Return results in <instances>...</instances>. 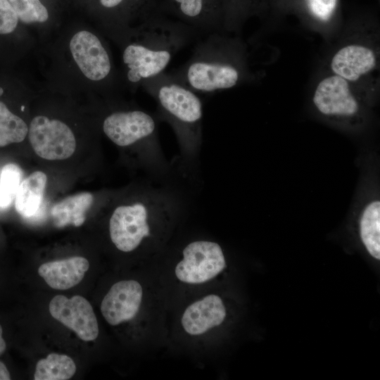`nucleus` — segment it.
I'll return each instance as SVG.
<instances>
[{
    "label": "nucleus",
    "instance_id": "f257e3e1",
    "mask_svg": "<svg viewBox=\"0 0 380 380\" xmlns=\"http://www.w3.org/2000/svg\"><path fill=\"white\" fill-rule=\"evenodd\" d=\"M155 101L158 120L170 125L179 153L172 165L179 179L197 191L201 186L203 101L198 93L163 72L141 86Z\"/></svg>",
    "mask_w": 380,
    "mask_h": 380
},
{
    "label": "nucleus",
    "instance_id": "f03ea898",
    "mask_svg": "<svg viewBox=\"0 0 380 380\" xmlns=\"http://www.w3.org/2000/svg\"><path fill=\"white\" fill-rule=\"evenodd\" d=\"M200 35L160 11L132 27L120 44L122 84L134 92L144 81L165 72L175 56Z\"/></svg>",
    "mask_w": 380,
    "mask_h": 380
},
{
    "label": "nucleus",
    "instance_id": "7ed1b4c3",
    "mask_svg": "<svg viewBox=\"0 0 380 380\" xmlns=\"http://www.w3.org/2000/svg\"><path fill=\"white\" fill-rule=\"evenodd\" d=\"M155 113L138 106L115 108L105 116L102 129L117 146L134 153L146 179L157 183L180 182L163 151Z\"/></svg>",
    "mask_w": 380,
    "mask_h": 380
},
{
    "label": "nucleus",
    "instance_id": "20e7f679",
    "mask_svg": "<svg viewBox=\"0 0 380 380\" xmlns=\"http://www.w3.org/2000/svg\"><path fill=\"white\" fill-rule=\"evenodd\" d=\"M241 48L219 32L204 34L196 42L190 58L169 73L198 94L231 89L244 77Z\"/></svg>",
    "mask_w": 380,
    "mask_h": 380
},
{
    "label": "nucleus",
    "instance_id": "39448f33",
    "mask_svg": "<svg viewBox=\"0 0 380 380\" xmlns=\"http://www.w3.org/2000/svg\"><path fill=\"white\" fill-rule=\"evenodd\" d=\"M69 50L82 75L101 89L113 90L122 84L110 50L99 34L85 30L76 32L69 42Z\"/></svg>",
    "mask_w": 380,
    "mask_h": 380
},
{
    "label": "nucleus",
    "instance_id": "423d86ee",
    "mask_svg": "<svg viewBox=\"0 0 380 380\" xmlns=\"http://www.w3.org/2000/svg\"><path fill=\"white\" fill-rule=\"evenodd\" d=\"M317 110L326 118L344 125H360L365 115L362 97L353 84L332 75L317 84L312 97Z\"/></svg>",
    "mask_w": 380,
    "mask_h": 380
},
{
    "label": "nucleus",
    "instance_id": "0eeeda50",
    "mask_svg": "<svg viewBox=\"0 0 380 380\" xmlns=\"http://www.w3.org/2000/svg\"><path fill=\"white\" fill-rule=\"evenodd\" d=\"M182 259L175 267L179 280L187 284L206 282L219 274L226 261L220 245L215 241L198 239L189 242L182 251Z\"/></svg>",
    "mask_w": 380,
    "mask_h": 380
},
{
    "label": "nucleus",
    "instance_id": "6e6552de",
    "mask_svg": "<svg viewBox=\"0 0 380 380\" xmlns=\"http://www.w3.org/2000/svg\"><path fill=\"white\" fill-rule=\"evenodd\" d=\"M27 134L34 152L46 160L68 158L76 148L75 137L71 129L65 122L44 115L33 118Z\"/></svg>",
    "mask_w": 380,
    "mask_h": 380
},
{
    "label": "nucleus",
    "instance_id": "1a4fd4ad",
    "mask_svg": "<svg viewBox=\"0 0 380 380\" xmlns=\"http://www.w3.org/2000/svg\"><path fill=\"white\" fill-rule=\"evenodd\" d=\"M158 11L200 34L220 32L223 28L222 0H159Z\"/></svg>",
    "mask_w": 380,
    "mask_h": 380
},
{
    "label": "nucleus",
    "instance_id": "9d476101",
    "mask_svg": "<svg viewBox=\"0 0 380 380\" xmlns=\"http://www.w3.org/2000/svg\"><path fill=\"white\" fill-rule=\"evenodd\" d=\"M51 316L72 330L84 341L95 340L99 335V324L90 303L81 296L67 298L57 295L49 305Z\"/></svg>",
    "mask_w": 380,
    "mask_h": 380
},
{
    "label": "nucleus",
    "instance_id": "9b49d317",
    "mask_svg": "<svg viewBox=\"0 0 380 380\" xmlns=\"http://www.w3.org/2000/svg\"><path fill=\"white\" fill-rule=\"evenodd\" d=\"M143 296L141 284L135 280L114 284L104 296L101 311L113 326L133 319L139 312Z\"/></svg>",
    "mask_w": 380,
    "mask_h": 380
},
{
    "label": "nucleus",
    "instance_id": "f8f14e48",
    "mask_svg": "<svg viewBox=\"0 0 380 380\" xmlns=\"http://www.w3.org/2000/svg\"><path fill=\"white\" fill-rule=\"evenodd\" d=\"M377 58L368 46L353 44L340 49L332 57L330 67L333 73L355 83L370 75L376 68Z\"/></svg>",
    "mask_w": 380,
    "mask_h": 380
},
{
    "label": "nucleus",
    "instance_id": "ddd939ff",
    "mask_svg": "<svg viewBox=\"0 0 380 380\" xmlns=\"http://www.w3.org/2000/svg\"><path fill=\"white\" fill-rule=\"evenodd\" d=\"M226 310L222 299L210 294L190 305L182 317L184 330L193 336L204 334L222 323Z\"/></svg>",
    "mask_w": 380,
    "mask_h": 380
},
{
    "label": "nucleus",
    "instance_id": "4468645a",
    "mask_svg": "<svg viewBox=\"0 0 380 380\" xmlns=\"http://www.w3.org/2000/svg\"><path fill=\"white\" fill-rule=\"evenodd\" d=\"M89 267L86 258L74 256L42 264L38 268V273L50 287L65 290L78 284Z\"/></svg>",
    "mask_w": 380,
    "mask_h": 380
},
{
    "label": "nucleus",
    "instance_id": "2eb2a0df",
    "mask_svg": "<svg viewBox=\"0 0 380 380\" xmlns=\"http://www.w3.org/2000/svg\"><path fill=\"white\" fill-rule=\"evenodd\" d=\"M94 198L89 192L68 196L56 203L51 209L54 224L58 227L68 225L79 227L86 219V213L94 203Z\"/></svg>",
    "mask_w": 380,
    "mask_h": 380
},
{
    "label": "nucleus",
    "instance_id": "dca6fc26",
    "mask_svg": "<svg viewBox=\"0 0 380 380\" xmlns=\"http://www.w3.org/2000/svg\"><path fill=\"white\" fill-rule=\"evenodd\" d=\"M47 177L42 171H36L24 179L15 197V208L19 215L30 217L40 208L46 185Z\"/></svg>",
    "mask_w": 380,
    "mask_h": 380
},
{
    "label": "nucleus",
    "instance_id": "f3484780",
    "mask_svg": "<svg viewBox=\"0 0 380 380\" xmlns=\"http://www.w3.org/2000/svg\"><path fill=\"white\" fill-rule=\"evenodd\" d=\"M361 241L368 253L380 259V201L374 198L362 207L359 217Z\"/></svg>",
    "mask_w": 380,
    "mask_h": 380
},
{
    "label": "nucleus",
    "instance_id": "a211bd4d",
    "mask_svg": "<svg viewBox=\"0 0 380 380\" xmlns=\"http://www.w3.org/2000/svg\"><path fill=\"white\" fill-rule=\"evenodd\" d=\"M76 372V365L69 356L51 353L36 365L34 380H67Z\"/></svg>",
    "mask_w": 380,
    "mask_h": 380
},
{
    "label": "nucleus",
    "instance_id": "6ab92c4d",
    "mask_svg": "<svg viewBox=\"0 0 380 380\" xmlns=\"http://www.w3.org/2000/svg\"><path fill=\"white\" fill-rule=\"evenodd\" d=\"M223 28H237L247 17L258 13L267 5L269 0H222Z\"/></svg>",
    "mask_w": 380,
    "mask_h": 380
},
{
    "label": "nucleus",
    "instance_id": "aec40b11",
    "mask_svg": "<svg viewBox=\"0 0 380 380\" xmlns=\"http://www.w3.org/2000/svg\"><path fill=\"white\" fill-rule=\"evenodd\" d=\"M28 134V126L0 101V147L23 141Z\"/></svg>",
    "mask_w": 380,
    "mask_h": 380
},
{
    "label": "nucleus",
    "instance_id": "412c9836",
    "mask_svg": "<svg viewBox=\"0 0 380 380\" xmlns=\"http://www.w3.org/2000/svg\"><path fill=\"white\" fill-rule=\"evenodd\" d=\"M23 172L16 164L4 165L0 174V207L7 208L15 197Z\"/></svg>",
    "mask_w": 380,
    "mask_h": 380
},
{
    "label": "nucleus",
    "instance_id": "4be33fe9",
    "mask_svg": "<svg viewBox=\"0 0 380 380\" xmlns=\"http://www.w3.org/2000/svg\"><path fill=\"white\" fill-rule=\"evenodd\" d=\"M19 21L26 25L46 22L49 12L40 0H8Z\"/></svg>",
    "mask_w": 380,
    "mask_h": 380
},
{
    "label": "nucleus",
    "instance_id": "5701e85b",
    "mask_svg": "<svg viewBox=\"0 0 380 380\" xmlns=\"http://www.w3.org/2000/svg\"><path fill=\"white\" fill-rule=\"evenodd\" d=\"M310 17L321 23L330 21L336 15L339 0H302Z\"/></svg>",
    "mask_w": 380,
    "mask_h": 380
},
{
    "label": "nucleus",
    "instance_id": "b1692460",
    "mask_svg": "<svg viewBox=\"0 0 380 380\" xmlns=\"http://www.w3.org/2000/svg\"><path fill=\"white\" fill-rule=\"evenodd\" d=\"M18 22V18L8 0H0V35L13 32Z\"/></svg>",
    "mask_w": 380,
    "mask_h": 380
},
{
    "label": "nucleus",
    "instance_id": "393cba45",
    "mask_svg": "<svg viewBox=\"0 0 380 380\" xmlns=\"http://www.w3.org/2000/svg\"><path fill=\"white\" fill-rule=\"evenodd\" d=\"M11 379L10 373L6 366L0 361V380H9Z\"/></svg>",
    "mask_w": 380,
    "mask_h": 380
},
{
    "label": "nucleus",
    "instance_id": "a878e982",
    "mask_svg": "<svg viewBox=\"0 0 380 380\" xmlns=\"http://www.w3.org/2000/svg\"><path fill=\"white\" fill-rule=\"evenodd\" d=\"M3 329L0 324V355L3 354L6 348V343L2 336Z\"/></svg>",
    "mask_w": 380,
    "mask_h": 380
}]
</instances>
